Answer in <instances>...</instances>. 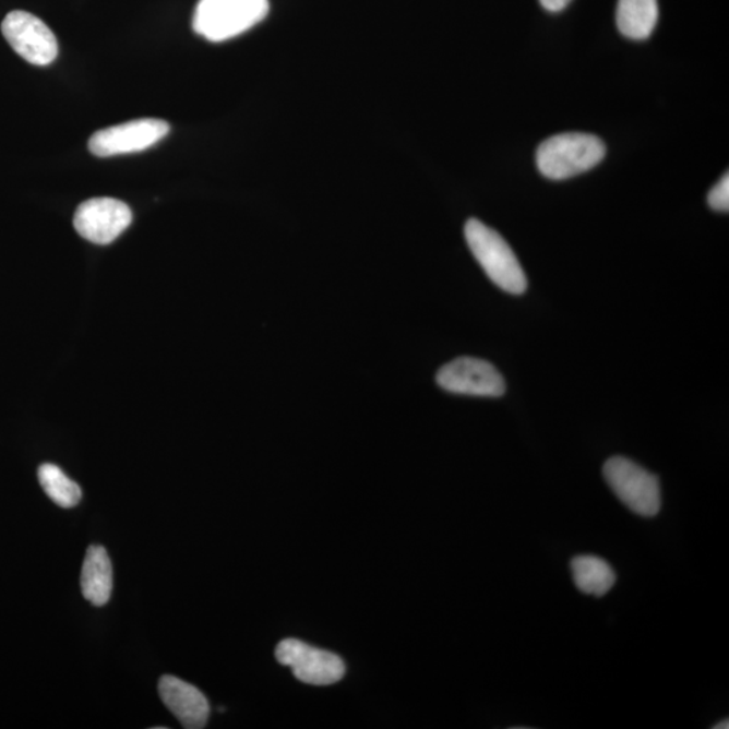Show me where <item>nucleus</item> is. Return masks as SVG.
Returning a JSON list of instances; mask_svg holds the SVG:
<instances>
[{
  "instance_id": "nucleus-4",
  "label": "nucleus",
  "mask_w": 729,
  "mask_h": 729,
  "mask_svg": "<svg viewBox=\"0 0 729 729\" xmlns=\"http://www.w3.org/2000/svg\"><path fill=\"white\" fill-rule=\"evenodd\" d=\"M602 471L608 486L626 509L643 517L659 514L662 500L657 476L624 457L609 458Z\"/></svg>"
},
{
  "instance_id": "nucleus-12",
  "label": "nucleus",
  "mask_w": 729,
  "mask_h": 729,
  "mask_svg": "<svg viewBox=\"0 0 729 729\" xmlns=\"http://www.w3.org/2000/svg\"><path fill=\"white\" fill-rule=\"evenodd\" d=\"M658 16V0H619L617 22L620 33L626 38L650 37Z\"/></svg>"
},
{
  "instance_id": "nucleus-7",
  "label": "nucleus",
  "mask_w": 729,
  "mask_h": 729,
  "mask_svg": "<svg viewBox=\"0 0 729 729\" xmlns=\"http://www.w3.org/2000/svg\"><path fill=\"white\" fill-rule=\"evenodd\" d=\"M169 131V123L163 119H136L98 131L91 136L88 147L96 157L130 155L150 150L164 140Z\"/></svg>"
},
{
  "instance_id": "nucleus-15",
  "label": "nucleus",
  "mask_w": 729,
  "mask_h": 729,
  "mask_svg": "<svg viewBox=\"0 0 729 729\" xmlns=\"http://www.w3.org/2000/svg\"><path fill=\"white\" fill-rule=\"evenodd\" d=\"M708 203L710 208L727 213L729 210V178L728 174L722 176L721 180L712 188L708 195Z\"/></svg>"
},
{
  "instance_id": "nucleus-17",
  "label": "nucleus",
  "mask_w": 729,
  "mask_h": 729,
  "mask_svg": "<svg viewBox=\"0 0 729 729\" xmlns=\"http://www.w3.org/2000/svg\"><path fill=\"white\" fill-rule=\"evenodd\" d=\"M714 728L715 729H728L729 728V720L728 719L722 720V721L719 722V725H716Z\"/></svg>"
},
{
  "instance_id": "nucleus-10",
  "label": "nucleus",
  "mask_w": 729,
  "mask_h": 729,
  "mask_svg": "<svg viewBox=\"0 0 729 729\" xmlns=\"http://www.w3.org/2000/svg\"><path fill=\"white\" fill-rule=\"evenodd\" d=\"M158 693L163 703L172 712L186 729L206 727L210 704L198 688L174 676H164L158 682Z\"/></svg>"
},
{
  "instance_id": "nucleus-8",
  "label": "nucleus",
  "mask_w": 729,
  "mask_h": 729,
  "mask_svg": "<svg viewBox=\"0 0 729 729\" xmlns=\"http://www.w3.org/2000/svg\"><path fill=\"white\" fill-rule=\"evenodd\" d=\"M133 213L127 203L112 198H95L80 204L73 225L77 235L96 244H108L131 225Z\"/></svg>"
},
{
  "instance_id": "nucleus-16",
  "label": "nucleus",
  "mask_w": 729,
  "mask_h": 729,
  "mask_svg": "<svg viewBox=\"0 0 729 729\" xmlns=\"http://www.w3.org/2000/svg\"><path fill=\"white\" fill-rule=\"evenodd\" d=\"M539 2L547 11H551V13H558V11L566 9L567 4L571 3L572 0H539Z\"/></svg>"
},
{
  "instance_id": "nucleus-9",
  "label": "nucleus",
  "mask_w": 729,
  "mask_h": 729,
  "mask_svg": "<svg viewBox=\"0 0 729 729\" xmlns=\"http://www.w3.org/2000/svg\"><path fill=\"white\" fill-rule=\"evenodd\" d=\"M441 389L459 395L499 397L505 393V381L498 369L483 360L461 357L444 364L437 374Z\"/></svg>"
},
{
  "instance_id": "nucleus-3",
  "label": "nucleus",
  "mask_w": 729,
  "mask_h": 729,
  "mask_svg": "<svg viewBox=\"0 0 729 729\" xmlns=\"http://www.w3.org/2000/svg\"><path fill=\"white\" fill-rule=\"evenodd\" d=\"M270 13V0H199L192 26L211 43H224L259 25Z\"/></svg>"
},
{
  "instance_id": "nucleus-5",
  "label": "nucleus",
  "mask_w": 729,
  "mask_h": 729,
  "mask_svg": "<svg viewBox=\"0 0 729 729\" xmlns=\"http://www.w3.org/2000/svg\"><path fill=\"white\" fill-rule=\"evenodd\" d=\"M276 659L278 664L292 669L296 680L309 685H333L346 673L344 660L337 654L321 650L292 637L278 643Z\"/></svg>"
},
{
  "instance_id": "nucleus-6",
  "label": "nucleus",
  "mask_w": 729,
  "mask_h": 729,
  "mask_svg": "<svg viewBox=\"0 0 729 729\" xmlns=\"http://www.w3.org/2000/svg\"><path fill=\"white\" fill-rule=\"evenodd\" d=\"M2 33L14 52L33 65L52 64L59 55L55 33L38 16L26 11H11L5 15Z\"/></svg>"
},
{
  "instance_id": "nucleus-1",
  "label": "nucleus",
  "mask_w": 729,
  "mask_h": 729,
  "mask_svg": "<svg viewBox=\"0 0 729 729\" xmlns=\"http://www.w3.org/2000/svg\"><path fill=\"white\" fill-rule=\"evenodd\" d=\"M606 153V144L594 134H557L539 145L537 165L545 178L566 180L595 168Z\"/></svg>"
},
{
  "instance_id": "nucleus-2",
  "label": "nucleus",
  "mask_w": 729,
  "mask_h": 729,
  "mask_svg": "<svg viewBox=\"0 0 729 729\" xmlns=\"http://www.w3.org/2000/svg\"><path fill=\"white\" fill-rule=\"evenodd\" d=\"M465 238L478 264L495 286L512 295L526 292V273L514 250L498 231L473 218L466 222Z\"/></svg>"
},
{
  "instance_id": "nucleus-13",
  "label": "nucleus",
  "mask_w": 729,
  "mask_h": 729,
  "mask_svg": "<svg viewBox=\"0 0 729 729\" xmlns=\"http://www.w3.org/2000/svg\"><path fill=\"white\" fill-rule=\"evenodd\" d=\"M571 566L574 584L584 595L606 596L617 583V573L607 561L599 557H575Z\"/></svg>"
},
{
  "instance_id": "nucleus-14",
  "label": "nucleus",
  "mask_w": 729,
  "mask_h": 729,
  "mask_svg": "<svg viewBox=\"0 0 729 729\" xmlns=\"http://www.w3.org/2000/svg\"><path fill=\"white\" fill-rule=\"evenodd\" d=\"M38 480L48 498L61 509H73L82 500V489L59 466L53 464L39 466Z\"/></svg>"
},
{
  "instance_id": "nucleus-11",
  "label": "nucleus",
  "mask_w": 729,
  "mask_h": 729,
  "mask_svg": "<svg viewBox=\"0 0 729 729\" xmlns=\"http://www.w3.org/2000/svg\"><path fill=\"white\" fill-rule=\"evenodd\" d=\"M80 586L84 599L96 607H104L112 591V565L105 547L91 546L85 554Z\"/></svg>"
}]
</instances>
